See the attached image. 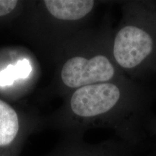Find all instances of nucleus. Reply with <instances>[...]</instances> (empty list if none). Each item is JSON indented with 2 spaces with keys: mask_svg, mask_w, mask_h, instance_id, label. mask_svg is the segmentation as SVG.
Wrapping results in <instances>:
<instances>
[{
  "mask_svg": "<svg viewBox=\"0 0 156 156\" xmlns=\"http://www.w3.org/2000/svg\"><path fill=\"white\" fill-rule=\"evenodd\" d=\"M155 132H156V126H155Z\"/></svg>",
  "mask_w": 156,
  "mask_h": 156,
  "instance_id": "obj_9",
  "label": "nucleus"
},
{
  "mask_svg": "<svg viewBox=\"0 0 156 156\" xmlns=\"http://www.w3.org/2000/svg\"><path fill=\"white\" fill-rule=\"evenodd\" d=\"M125 20L112 38L111 51L122 73L136 75L153 67L156 61V10L128 8Z\"/></svg>",
  "mask_w": 156,
  "mask_h": 156,
  "instance_id": "obj_4",
  "label": "nucleus"
},
{
  "mask_svg": "<svg viewBox=\"0 0 156 156\" xmlns=\"http://www.w3.org/2000/svg\"><path fill=\"white\" fill-rule=\"evenodd\" d=\"M46 156H127V153L122 145L115 142L89 144L81 137H64Z\"/></svg>",
  "mask_w": 156,
  "mask_h": 156,
  "instance_id": "obj_7",
  "label": "nucleus"
},
{
  "mask_svg": "<svg viewBox=\"0 0 156 156\" xmlns=\"http://www.w3.org/2000/svg\"><path fill=\"white\" fill-rule=\"evenodd\" d=\"M97 5L93 0L26 1L11 27L45 58L54 63L65 44L86 29L84 26Z\"/></svg>",
  "mask_w": 156,
  "mask_h": 156,
  "instance_id": "obj_2",
  "label": "nucleus"
},
{
  "mask_svg": "<svg viewBox=\"0 0 156 156\" xmlns=\"http://www.w3.org/2000/svg\"><path fill=\"white\" fill-rule=\"evenodd\" d=\"M141 96V90L126 77L87 85L65 95L63 104L44 119L45 124L64 137L83 138L90 129L109 127L126 141L136 142L139 124L131 112L140 106Z\"/></svg>",
  "mask_w": 156,
  "mask_h": 156,
  "instance_id": "obj_1",
  "label": "nucleus"
},
{
  "mask_svg": "<svg viewBox=\"0 0 156 156\" xmlns=\"http://www.w3.org/2000/svg\"><path fill=\"white\" fill-rule=\"evenodd\" d=\"M40 77L34 54L22 46L0 48V97L18 99L33 89Z\"/></svg>",
  "mask_w": 156,
  "mask_h": 156,
  "instance_id": "obj_5",
  "label": "nucleus"
},
{
  "mask_svg": "<svg viewBox=\"0 0 156 156\" xmlns=\"http://www.w3.org/2000/svg\"><path fill=\"white\" fill-rule=\"evenodd\" d=\"M26 5L22 0H0V26H11Z\"/></svg>",
  "mask_w": 156,
  "mask_h": 156,
  "instance_id": "obj_8",
  "label": "nucleus"
},
{
  "mask_svg": "<svg viewBox=\"0 0 156 156\" xmlns=\"http://www.w3.org/2000/svg\"><path fill=\"white\" fill-rule=\"evenodd\" d=\"M112 38L107 34L84 30L59 52L50 90L64 97L78 88L126 78L113 58Z\"/></svg>",
  "mask_w": 156,
  "mask_h": 156,
  "instance_id": "obj_3",
  "label": "nucleus"
},
{
  "mask_svg": "<svg viewBox=\"0 0 156 156\" xmlns=\"http://www.w3.org/2000/svg\"><path fill=\"white\" fill-rule=\"evenodd\" d=\"M44 125V119L0 97V156H21L29 136Z\"/></svg>",
  "mask_w": 156,
  "mask_h": 156,
  "instance_id": "obj_6",
  "label": "nucleus"
}]
</instances>
